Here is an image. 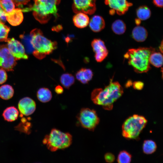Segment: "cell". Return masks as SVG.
Segmentation results:
<instances>
[{
	"mask_svg": "<svg viewBox=\"0 0 163 163\" xmlns=\"http://www.w3.org/2000/svg\"><path fill=\"white\" fill-rule=\"evenodd\" d=\"M110 79L109 85L104 89L97 88L91 94V99L96 105H101L106 110H111L113 104L123 95V89L117 82H113Z\"/></svg>",
	"mask_w": 163,
	"mask_h": 163,
	"instance_id": "6da1fadb",
	"label": "cell"
},
{
	"mask_svg": "<svg viewBox=\"0 0 163 163\" xmlns=\"http://www.w3.org/2000/svg\"><path fill=\"white\" fill-rule=\"evenodd\" d=\"M32 6L21 9L22 12L32 11L35 19L40 23H47L53 16H59L57 7L61 0H34Z\"/></svg>",
	"mask_w": 163,
	"mask_h": 163,
	"instance_id": "7a4b0ae2",
	"label": "cell"
},
{
	"mask_svg": "<svg viewBox=\"0 0 163 163\" xmlns=\"http://www.w3.org/2000/svg\"><path fill=\"white\" fill-rule=\"evenodd\" d=\"M152 47H139L131 49L124 55L127 59L129 64L137 73L147 72L151 69L149 59L151 54L155 51Z\"/></svg>",
	"mask_w": 163,
	"mask_h": 163,
	"instance_id": "3957f363",
	"label": "cell"
},
{
	"mask_svg": "<svg viewBox=\"0 0 163 163\" xmlns=\"http://www.w3.org/2000/svg\"><path fill=\"white\" fill-rule=\"evenodd\" d=\"M31 43L34 49L33 54L37 58L41 59L49 55L57 47V43L45 37L42 31L35 28L30 32Z\"/></svg>",
	"mask_w": 163,
	"mask_h": 163,
	"instance_id": "277c9868",
	"label": "cell"
},
{
	"mask_svg": "<svg viewBox=\"0 0 163 163\" xmlns=\"http://www.w3.org/2000/svg\"><path fill=\"white\" fill-rule=\"evenodd\" d=\"M72 136L70 133L53 129L49 135L45 136L43 142L49 150L55 152L69 147L72 144Z\"/></svg>",
	"mask_w": 163,
	"mask_h": 163,
	"instance_id": "5b68a950",
	"label": "cell"
},
{
	"mask_svg": "<svg viewBox=\"0 0 163 163\" xmlns=\"http://www.w3.org/2000/svg\"><path fill=\"white\" fill-rule=\"evenodd\" d=\"M147 123V120L141 115L134 114L129 117L122 126L123 136L127 139H137Z\"/></svg>",
	"mask_w": 163,
	"mask_h": 163,
	"instance_id": "8992f818",
	"label": "cell"
},
{
	"mask_svg": "<svg viewBox=\"0 0 163 163\" xmlns=\"http://www.w3.org/2000/svg\"><path fill=\"white\" fill-rule=\"evenodd\" d=\"M77 118L82 127L91 131L94 130L100 122L96 111L87 108L81 109Z\"/></svg>",
	"mask_w": 163,
	"mask_h": 163,
	"instance_id": "52a82bcc",
	"label": "cell"
},
{
	"mask_svg": "<svg viewBox=\"0 0 163 163\" xmlns=\"http://www.w3.org/2000/svg\"><path fill=\"white\" fill-rule=\"evenodd\" d=\"M0 67L5 71L13 70L17 63L16 59L9 51L7 45L0 46Z\"/></svg>",
	"mask_w": 163,
	"mask_h": 163,
	"instance_id": "ba28073f",
	"label": "cell"
},
{
	"mask_svg": "<svg viewBox=\"0 0 163 163\" xmlns=\"http://www.w3.org/2000/svg\"><path fill=\"white\" fill-rule=\"evenodd\" d=\"M96 0H73L72 8L75 13L81 12L87 14H94L96 10Z\"/></svg>",
	"mask_w": 163,
	"mask_h": 163,
	"instance_id": "9c48e42d",
	"label": "cell"
},
{
	"mask_svg": "<svg viewBox=\"0 0 163 163\" xmlns=\"http://www.w3.org/2000/svg\"><path fill=\"white\" fill-rule=\"evenodd\" d=\"M5 42L7 43V46L9 51L16 60L28 59L24 46L20 41L12 38H8Z\"/></svg>",
	"mask_w": 163,
	"mask_h": 163,
	"instance_id": "30bf717a",
	"label": "cell"
},
{
	"mask_svg": "<svg viewBox=\"0 0 163 163\" xmlns=\"http://www.w3.org/2000/svg\"><path fill=\"white\" fill-rule=\"evenodd\" d=\"M105 3L111 9L110 13L112 15L116 12L119 15H123L132 5L127 0H105Z\"/></svg>",
	"mask_w": 163,
	"mask_h": 163,
	"instance_id": "8fae6325",
	"label": "cell"
},
{
	"mask_svg": "<svg viewBox=\"0 0 163 163\" xmlns=\"http://www.w3.org/2000/svg\"><path fill=\"white\" fill-rule=\"evenodd\" d=\"M91 45L95 53L94 57L97 62H101L107 56L108 51L104 42L99 39H95L91 43Z\"/></svg>",
	"mask_w": 163,
	"mask_h": 163,
	"instance_id": "7c38bea8",
	"label": "cell"
},
{
	"mask_svg": "<svg viewBox=\"0 0 163 163\" xmlns=\"http://www.w3.org/2000/svg\"><path fill=\"white\" fill-rule=\"evenodd\" d=\"M18 107L21 115L28 116L32 114L35 111L36 104L32 99L28 97H26L19 101Z\"/></svg>",
	"mask_w": 163,
	"mask_h": 163,
	"instance_id": "4fadbf2b",
	"label": "cell"
},
{
	"mask_svg": "<svg viewBox=\"0 0 163 163\" xmlns=\"http://www.w3.org/2000/svg\"><path fill=\"white\" fill-rule=\"evenodd\" d=\"M6 20L12 26H16L21 23L23 15L21 9L14 8L11 11L6 13Z\"/></svg>",
	"mask_w": 163,
	"mask_h": 163,
	"instance_id": "5bb4252c",
	"label": "cell"
},
{
	"mask_svg": "<svg viewBox=\"0 0 163 163\" xmlns=\"http://www.w3.org/2000/svg\"><path fill=\"white\" fill-rule=\"evenodd\" d=\"M89 27L94 32H98L102 30L105 27V22L101 16L95 15L93 16L89 20Z\"/></svg>",
	"mask_w": 163,
	"mask_h": 163,
	"instance_id": "9a60e30c",
	"label": "cell"
},
{
	"mask_svg": "<svg viewBox=\"0 0 163 163\" xmlns=\"http://www.w3.org/2000/svg\"><path fill=\"white\" fill-rule=\"evenodd\" d=\"M75 14L72 18L75 26L79 28H83L86 27L88 24L90 20L87 14L81 12Z\"/></svg>",
	"mask_w": 163,
	"mask_h": 163,
	"instance_id": "2e32d148",
	"label": "cell"
},
{
	"mask_svg": "<svg viewBox=\"0 0 163 163\" xmlns=\"http://www.w3.org/2000/svg\"><path fill=\"white\" fill-rule=\"evenodd\" d=\"M93 75L92 71L89 69L82 68L75 75L77 79L83 84H86L91 80Z\"/></svg>",
	"mask_w": 163,
	"mask_h": 163,
	"instance_id": "e0dca14e",
	"label": "cell"
},
{
	"mask_svg": "<svg viewBox=\"0 0 163 163\" xmlns=\"http://www.w3.org/2000/svg\"><path fill=\"white\" fill-rule=\"evenodd\" d=\"M148 32L144 27L137 25L132 31V36L134 39L138 42H142L145 40L148 36Z\"/></svg>",
	"mask_w": 163,
	"mask_h": 163,
	"instance_id": "ac0fdd59",
	"label": "cell"
},
{
	"mask_svg": "<svg viewBox=\"0 0 163 163\" xmlns=\"http://www.w3.org/2000/svg\"><path fill=\"white\" fill-rule=\"evenodd\" d=\"M19 113V111L16 107L11 106L7 107L4 110L2 116L5 121L12 122L17 119Z\"/></svg>",
	"mask_w": 163,
	"mask_h": 163,
	"instance_id": "d6986e66",
	"label": "cell"
},
{
	"mask_svg": "<svg viewBox=\"0 0 163 163\" xmlns=\"http://www.w3.org/2000/svg\"><path fill=\"white\" fill-rule=\"evenodd\" d=\"M37 96L38 100L42 103L49 101L52 99V94L48 88H42L37 91Z\"/></svg>",
	"mask_w": 163,
	"mask_h": 163,
	"instance_id": "ffe728a7",
	"label": "cell"
},
{
	"mask_svg": "<svg viewBox=\"0 0 163 163\" xmlns=\"http://www.w3.org/2000/svg\"><path fill=\"white\" fill-rule=\"evenodd\" d=\"M14 94L12 87L9 85H4L0 87V97L5 100L11 98Z\"/></svg>",
	"mask_w": 163,
	"mask_h": 163,
	"instance_id": "44dd1931",
	"label": "cell"
},
{
	"mask_svg": "<svg viewBox=\"0 0 163 163\" xmlns=\"http://www.w3.org/2000/svg\"><path fill=\"white\" fill-rule=\"evenodd\" d=\"M163 56L161 53L154 52L150 55L149 59L150 64L154 66L159 68L163 64Z\"/></svg>",
	"mask_w": 163,
	"mask_h": 163,
	"instance_id": "7402d4cb",
	"label": "cell"
},
{
	"mask_svg": "<svg viewBox=\"0 0 163 163\" xmlns=\"http://www.w3.org/2000/svg\"><path fill=\"white\" fill-rule=\"evenodd\" d=\"M60 80L62 85L67 89L69 88L75 81L74 76L72 74L67 73L62 74L60 76Z\"/></svg>",
	"mask_w": 163,
	"mask_h": 163,
	"instance_id": "603a6c76",
	"label": "cell"
},
{
	"mask_svg": "<svg viewBox=\"0 0 163 163\" xmlns=\"http://www.w3.org/2000/svg\"><path fill=\"white\" fill-rule=\"evenodd\" d=\"M111 28L115 34L121 35L125 32L126 27L124 22L123 21L119 19L116 20L113 23Z\"/></svg>",
	"mask_w": 163,
	"mask_h": 163,
	"instance_id": "cb8c5ba5",
	"label": "cell"
},
{
	"mask_svg": "<svg viewBox=\"0 0 163 163\" xmlns=\"http://www.w3.org/2000/svg\"><path fill=\"white\" fill-rule=\"evenodd\" d=\"M151 11L146 6L139 7L136 10V15L141 21H144L149 19L151 15Z\"/></svg>",
	"mask_w": 163,
	"mask_h": 163,
	"instance_id": "d4e9b609",
	"label": "cell"
},
{
	"mask_svg": "<svg viewBox=\"0 0 163 163\" xmlns=\"http://www.w3.org/2000/svg\"><path fill=\"white\" fill-rule=\"evenodd\" d=\"M157 149L155 142L151 140H146L144 141L142 149L144 153L146 154H150L155 152Z\"/></svg>",
	"mask_w": 163,
	"mask_h": 163,
	"instance_id": "484cf974",
	"label": "cell"
},
{
	"mask_svg": "<svg viewBox=\"0 0 163 163\" xmlns=\"http://www.w3.org/2000/svg\"><path fill=\"white\" fill-rule=\"evenodd\" d=\"M131 155L126 151H122L119 154L117 159L119 163H129L131 161Z\"/></svg>",
	"mask_w": 163,
	"mask_h": 163,
	"instance_id": "4316f807",
	"label": "cell"
},
{
	"mask_svg": "<svg viewBox=\"0 0 163 163\" xmlns=\"http://www.w3.org/2000/svg\"><path fill=\"white\" fill-rule=\"evenodd\" d=\"M10 30V28L0 20V41L6 40Z\"/></svg>",
	"mask_w": 163,
	"mask_h": 163,
	"instance_id": "83f0119b",
	"label": "cell"
},
{
	"mask_svg": "<svg viewBox=\"0 0 163 163\" xmlns=\"http://www.w3.org/2000/svg\"><path fill=\"white\" fill-rule=\"evenodd\" d=\"M2 8L6 13L9 12L15 8V4L12 0H0Z\"/></svg>",
	"mask_w": 163,
	"mask_h": 163,
	"instance_id": "f1b7e54d",
	"label": "cell"
},
{
	"mask_svg": "<svg viewBox=\"0 0 163 163\" xmlns=\"http://www.w3.org/2000/svg\"><path fill=\"white\" fill-rule=\"evenodd\" d=\"M20 37L21 39L27 50L30 52H33L34 49L31 43V36L30 35L22 34L20 35Z\"/></svg>",
	"mask_w": 163,
	"mask_h": 163,
	"instance_id": "f546056e",
	"label": "cell"
},
{
	"mask_svg": "<svg viewBox=\"0 0 163 163\" xmlns=\"http://www.w3.org/2000/svg\"><path fill=\"white\" fill-rule=\"evenodd\" d=\"M7 79V75L4 69H0V84L5 83Z\"/></svg>",
	"mask_w": 163,
	"mask_h": 163,
	"instance_id": "4dcf8cb0",
	"label": "cell"
},
{
	"mask_svg": "<svg viewBox=\"0 0 163 163\" xmlns=\"http://www.w3.org/2000/svg\"><path fill=\"white\" fill-rule=\"evenodd\" d=\"M104 158L106 161L108 163L113 162L115 159V157L114 155L110 152H108L105 154Z\"/></svg>",
	"mask_w": 163,
	"mask_h": 163,
	"instance_id": "1f68e13d",
	"label": "cell"
},
{
	"mask_svg": "<svg viewBox=\"0 0 163 163\" xmlns=\"http://www.w3.org/2000/svg\"><path fill=\"white\" fill-rule=\"evenodd\" d=\"M132 85L134 89L138 90H141L143 88L144 84L142 82L137 81L133 83Z\"/></svg>",
	"mask_w": 163,
	"mask_h": 163,
	"instance_id": "d6a6232c",
	"label": "cell"
},
{
	"mask_svg": "<svg viewBox=\"0 0 163 163\" xmlns=\"http://www.w3.org/2000/svg\"><path fill=\"white\" fill-rule=\"evenodd\" d=\"M15 5L18 7H22L27 5L30 1V0H12Z\"/></svg>",
	"mask_w": 163,
	"mask_h": 163,
	"instance_id": "836d02e7",
	"label": "cell"
},
{
	"mask_svg": "<svg viewBox=\"0 0 163 163\" xmlns=\"http://www.w3.org/2000/svg\"><path fill=\"white\" fill-rule=\"evenodd\" d=\"M54 90L58 94H62L63 92V89L62 87L59 85H57L55 87Z\"/></svg>",
	"mask_w": 163,
	"mask_h": 163,
	"instance_id": "e575fe53",
	"label": "cell"
},
{
	"mask_svg": "<svg viewBox=\"0 0 163 163\" xmlns=\"http://www.w3.org/2000/svg\"><path fill=\"white\" fill-rule=\"evenodd\" d=\"M153 2L156 6L159 7H162L163 0H153Z\"/></svg>",
	"mask_w": 163,
	"mask_h": 163,
	"instance_id": "d590c367",
	"label": "cell"
},
{
	"mask_svg": "<svg viewBox=\"0 0 163 163\" xmlns=\"http://www.w3.org/2000/svg\"><path fill=\"white\" fill-rule=\"evenodd\" d=\"M132 84L133 83L131 81H128L126 84V88L129 87L132 85Z\"/></svg>",
	"mask_w": 163,
	"mask_h": 163,
	"instance_id": "8d00e7d4",
	"label": "cell"
},
{
	"mask_svg": "<svg viewBox=\"0 0 163 163\" xmlns=\"http://www.w3.org/2000/svg\"><path fill=\"white\" fill-rule=\"evenodd\" d=\"M159 50H160L161 53H163V41H162L160 46L159 47Z\"/></svg>",
	"mask_w": 163,
	"mask_h": 163,
	"instance_id": "74e56055",
	"label": "cell"
},
{
	"mask_svg": "<svg viewBox=\"0 0 163 163\" xmlns=\"http://www.w3.org/2000/svg\"><path fill=\"white\" fill-rule=\"evenodd\" d=\"M137 25H139L140 23H141V20L139 19H136L135 21Z\"/></svg>",
	"mask_w": 163,
	"mask_h": 163,
	"instance_id": "f35d334b",
	"label": "cell"
},
{
	"mask_svg": "<svg viewBox=\"0 0 163 163\" xmlns=\"http://www.w3.org/2000/svg\"><path fill=\"white\" fill-rule=\"evenodd\" d=\"M3 11H4V10L2 9V7H1V3H0V15L2 13Z\"/></svg>",
	"mask_w": 163,
	"mask_h": 163,
	"instance_id": "ab89813d",
	"label": "cell"
},
{
	"mask_svg": "<svg viewBox=\"0 0 163 163\" xmlns=\"http://www.w3.org/2000/svg\"></svg>",
	"mask_w": 163,
	"mask_h": 163,
	"instance_id": "60d3db41",
	"label": "cell"
}]
</instances>
